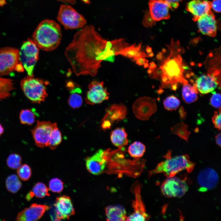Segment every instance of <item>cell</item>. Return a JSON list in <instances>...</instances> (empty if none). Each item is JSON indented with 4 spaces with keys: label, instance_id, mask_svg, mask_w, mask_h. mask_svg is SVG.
Masks as SVG:
<instances>
[{
    "label": "cell",
    "instance_id": "obj_11",
    "mask_svg": "<svg viewBox=\"0 0 221 221\" xmlns=\"http://www.w3.org/2000/svg\"><path fill=\"white\" fill-rule=\"evenodd\" d=\"M157 109L155 101L147 96L137 99L133 105V110L135 117L142 120H146Z\"/></svg>",
    "mask_w": 221,
    "mask_h": 221
},
{
    "label": "cell",
    "instance_id": "obj_56",
    "mask_svg": "<svg viewBox=\"0 0 221 221\" xmlns=\"http://www.w3.org/2000/svg\"><path fill=\"white\" fill-rule=\"evenodd\" d=\"M152 71H153L152 69H150L149 68L147 70V73H148V74H149V75H150V74H151L152 73Z\"/></svg>",
    "mask_w": 221,
    "mask_h": 221
},
{
    "label": "cell",
    "instance_id": "obj_19",
    "mask_svg": "<svg viewBox=\"0 0 221 221\" xmlns=\"http://www.w3.org/2000/svg\"><path fill=\"white\" fill-rule=\"evenodd\" d=\"M197 21L199 31L202 34L212 37L216 36L217 22L211 10L202 16Z\"/></svg>",
    "mask_w": 221,
    "mask_h": 221
},
{
    "label": "cell",
    "instance_id": "obj_42",
    "mask_svg": "<svg viewBox=\"0 0 221 221\" xmlns=\"http://www.w3.org/2000/svg\"><path fill=\"white\" fill-rule=\"evenodd\" d=\"M170 6L171 10L177 8L179 6V2L181 0H166Z\"/></svg>",
    "mask_w": 221,
    "mask_h": 221
},
{
    "label": "cell",
    "instance_id": "obj_30",
    "mask_svg": "<svg viewBox=\"0 0 221 221\" xmlns=\"http://www.w3.org/2000/svg\"><path fill=\"white\" fill-rule=\"evenodd\" d=\"M19 118L21 124L30 125L35 122L36 115L32 109H23L20 112Z\"/></svg>",
    "mask_w": 221,
    "mask_h": 221
},
{
    "label": "cell",
    "instance_id": "obj_21",
    "mask_svg": "<svg viewBox=\"0 0 221 221\" xmlns=\"http://www.w3.org/2000/svg\"><path fill=\"white\" fill-rule=\"evenodd\" d=\"M211 8V2L207 0H192L185 7L186 10L192 15V19L194 21L209 12Z\"/></svg>",
    "mask_w": 221,
    "mask_h": 221
},
{
    "label": "cell",
    "instance_id": "obj_17",
    "mask_svg": "<svg viewBox=\"0 0 221 221\" xmlns=\"http://www.w3.org/2000/svg\"><path fill=\"white\" fill-rule=\"evenodd\" d=\"M197 179L200 186L199 191L204 192L213 189L216 187L219 182V177L214 169L207 168L199 172Z\"/></svg>",
    "mask_w": 221,
    "mask_h": 221
},
{
    "label": "cell",
    "instance_id": "obj_40",
    "mask_svg": "<svg viewBox=\"0 0 221 221\" xmlns=\"http://www.w3.org/2000/svg\"><path fill=\"white\" fill-rule=\"evenodd\" d=\"M221 108L219 111H215L212 117V120L214 127L220 130H221Z\"/></svg>",
    "mask_w": 221,
    "mask_h": 221
},
{
    "label": "cell",
    "instance_id": "obj_37",
    "mask_svg": "<svg viewBox=\"0 0 221 221\" xmlns=\"http://www.w3.org/2000/svg\"><path fill=\"white\" fill-rule=\"evenodd\" d=\"M18 176L22 180H28L30 177L32 172L30 167L28 165L24 164L17 169Z\"/></svg>",
    "mask_w": 221,
    "mask_h": 221
},
{
    "label": "cell",
    "instance_id": "obj_32",
    "mask_svg": "<svg viewBox=\"0 0 221 221\" xmlns=\"http://www.w3.org/2000/svg\"><path fill=\"white\" fill-rule=\"evenodd\" d=\"M61 141V134L57 125L52 131L47 146L51 149H54Z\"/></svg>",
    "mask_w": 221,
    "mask_h": 221
},
{
    "label": "cell",
    "instance_id": "obj_57",
    "mask_svg": "<svg viewBox=\"0 0 221 221\" xmlns=\"http://www.w3.org/2000/svg\"><path fill=\"white\" fill-rule=\"evenodd\" d=\"M191 76L189 73H187L186 75V77L187 79H189L190 78Z\"/></svg>",
    "mask_w": 221,
    "mask_h": 221
},
{
    "label": "cell",
    "instance_id": "obj_15",
    "mask_svg": "<svg viewBox=\"0 0 221 221\" xmlns=\"http://www.w3.org/2000/svg\"><path fill=\"white\" fill-rule=\"evenodd\" d=\"M148 6L146 12L155 23L170 18L171 7L166 0H149Z\"/></svg>",
    "mask_w": 221,
    "mask_h": 221
},
{
    "label": "cell",
    "instance_id": "obj_60",
    "mask_svg": "<svg viewBox=\"0 0 221 221\" xmlns=\"http://www.w3.org/2000/svg\"><path fill=\"white\" fill-rule=\"evenodd\" d=\"M189 81L192 83H194V80L193 79H189Z\"/></svg>",
    "mask_w": 221,
    "mask_h": 221
},
{
    "label": "cell",
    "instance_id": "obj_39",
    "mask_svg": "<svg viewBox=\"0 0 221 221\" xmlns=\"http://www.w3.org/2000/svg\"><path fill=\"white\" fill-rule=\"evenodd\" d=\"M210 99V103L213 107L216 108H221V95L219 93L213 91Z\"/></svg>",
    "mask_w": 221,
    "mask_h": 221
},
{
    "label": "cell",
    "instance_id": "obj_36",
    "mask_svg": "<svg viewBox=\"0 0 221 221\" xmlns=\"http://www.w3.org/2000/svg\"><path fill=\"white\" fill-rule=\"evenodd\" d=\"M187 129L186 125L183 122H181L173 127L171 130L173 132L187 141L190 133Z\"/></svg>",
    "mask_w": 221,
    "mask_h": 221
},
{
    "label": "cell",
    "instance_id": "obj_52",
    "mask_svg": "<svg viewBox=\"0 0 221 221\" xmlns=\"http://www.w3.org/2000/svg\"><path fill=\"white\" fill-rule=\"evenodd\" d=\"M182 68L184 70H188L189 69V67L183 64L182 66Z\"/></svg>",
    "mask_w": 221,
    "mask_h": 221
},
{
    "label": "cell",
    "instance_id": "obj_7",
    "mask_svg": "<svg viewBox=\"0 0 221 221\" xmlns=\"http://www.w3.org/2000/svg\"><path fill=\"white\" fill-rule=\"evenodd\" d=\"M57 19L66 29L82 28L87 23L82 15L71 6L65 4L60 6Z\"/></svg>",
    "mask_w": 221,
    "mask_h": 221
},
{
    "label": "cell",
    "instance_id": "obj_51",
    "mask_svg": "<svg viewBox=\"0 0 221 221\" xmlns=\"http://www.w3.org/2000/svg\"><path fill=\"white\" fill-rule=\"evenodd\" d=\"M4 128L2 125L0 123V137L3 133L4 132Z\"/></svg>",
    "mask_w": 221,
    "mask_h": 221
},
{
    "label": "cell",
    "instance_id": "obj_41",
    "mask_svg": "<svg viewBox=\"0 0 221 221\" xmlns=\"http://www.w3.org/2000/svg\"><path fill=\"white\" fill-rule=\"evenodd\" d=\"M211 8L216 12H221V0H213L211 2Z\"/></svg>",
    "mask_w": 221,
    "mask_h": 221
},
{
    "label": "cell",
    "instance_id": "obj_1",
    "mask_svg": "<svg viewBox=\"0 0 221 221\" xmlns=\"http://www.w3.org/2000/svg\"><path fill=\"white\" fill-rule=\"evenodd\" d=\"M107 41L91 25H85L75 33L65 55L76 76L97 75L102 62L109 56Z\"/></svg>",
    "mask_w": 221,
    "mask_h": 221
},
{
    "label": "cell",
    "instance_id": "obj_58",
    "mask_svg": "<svg viewBox=\"0 0 221 221\" xmlns=\"http://www.w3.org/2000/svg\"><path fill=\"white\" fill-rule=\"evenodd\" d=\"M162 54H165V53H166V50L165 48H163L162 49Z\"/></svg>",
    "mask_w": 221,
    "mask_h": 221
},
{
    "label": "cell",
    "instance_id": "obj_28",
    "mask_svg": "<svg viewBox=\"0 0 221 221\" xmlns=\"http://www.w3.org/2000/svg\"><path fill=\"white\" fill-rule=\"evenodd\" d=\"M6 185L7 190L15 193L17 192L22 186V183L17 176L13 174L8 176L6 180Z\"/></svg>",
    "mask_w": 221,
    "mask_h": 221
},
{
    "label": "cell",
    "instance_id": "obj_5",
    "mask_svg": "<svg viewBox=\"0 0 221 221\" xmlns=\"http://www.w3.org/2000/svg\"><path fill=\"white\" fill-rule=\"evenodd\" d=\"M48 81L28 75L20 82L21 87L25 96L33 103H40L48 96L46 86Z\"/></svg>",
    "mask_w": 221,
    "mask_h": 221
},
{
    "label": "cell",
    "instance_id": "obj_35",
    "mask_svg": "<svg viewBox=\"0 0 221 221\" xmlns=\"http://www.w3.org/2000/svg\"><path fill=\"white\" fill-rule=\"evenodd\" d=\"M180 104V100L174 95L167 97L163 101L165 108L168 110H176L179 107Z\"/></svg>",
    "mask_w": 221,
    "mask_h": 221
},
{
    "label": "cell",
    "instance_id": "obj_33",
    "mask_svg": "<svg viewBox=\"0 0 221 221\" xmlns=\"http://www.w3.org/2000/svg\"><path fill=\"white\" fill-rule=\"evenodd\" d=\"M142 45V43H139L138 45L135 43L129 45L120 52L118 55H120L128 58H132L140 51Z\"/></svg>",
    "mask_w": 221,
    "mask_h": 221
},
{
    "label": "cell",
    "instance_id": "obj_14",
    "mask_svg": "<svg viewBox=\"0 0 221 221\" xmlns=\"http://www.w3.org/2000/svg\"><path fill=\"white\" fill-rule=\"evenodd\" d=\"M85 101L88 104L94 105L102 103L107 100L110 93L104 87L103 81H91L88 85Z\"/></svg>",
    "mask_w": 221,
    "mask_h": 221
},
{
    "label": "cell",
    "instance_id": "obj_61",
    "mask_svg": "<svg viewBox=\"0 0 221 221\" xmlns=\"http://www.w3.org/2000/svg\"><path fill=\"white\" fill-rule=\"evenodd\" d=\"M190 75L192 76H194L195 75V74L193 72H191L190 73Z\"/></svg>",
    "mask_w": 221,
    "mask_h": 221
},
{
    "label": "cell",
    "instance_id": "obj_49",
    "mask_svg": "<svg viewBox=\"0 0 221 221\" xmlns=\"http://www.w3.org/2000/svg\"><path fill=\"white\" fill-rule=\"evenodd\" d=\"M177 83H174L171 84V88L173 90L176 91L177 89Z\"/></svg>",
    "mask_w": 221,
    "mask_h": 221
},
{
    "label": "cell",
    "instance_id": "obj_44",
    "mask_svg": "<svg viewBox=\"0 0 221 221\" xmlns=\"http://www.w3.org/2000/svg\"><path fill=\"white\" fill-rule=\"evenodd\" d=\"M146 62H148V60L145 57H141L138 59L136 61V64L139 66H142Z\"/></svg>",
    "mask_w": 221,
    "mask_h": 221
},
{
    "label": "cell",
    "instance_id": "obj_25",
    "mask_svg": "<svg viewBox=\"0 0 221 221\" xmlns=\"http://www.w3.org/2000/svg\"><path fill=\"white\" fill-rule=\"evenodd\" d=\"M127 134L122 128H117L110 134V140L112 144L118 148H121L128 143Z\"/></svg>",
    "mask_w": 221,
    "mask_h": 221
},
{
    "label": "cell",
    "instance_id": "obj_8",
    "mask_svg": "<svg viewBox=\"0 0 221 221\" xmlns=\"http://www.w3.org/2000/svg\"><path fill=\"white\" fill-rule=\"evenodd\" d=\"M39 48L33 40L24 42L19 50L20 61L28 75H33L34 66L39 58Z\"/></svg>",
    "mask_w": 221,
    "mask_h": 221
},
{
    "label": "cell",
    "instance_id": "obj_6",
    "mask_svg": "<svg viewBox=\"0 0 221 221\" xmlns=\"http://www.w3.org/2000/svg\"><path fill=\"white\" fill-rule=\"evenodd\" d=\"M24 68L20 61L19 50L11 47L0 48V75L9 74L14 71L21 72Z\"/></svg>",
    "mask_w": 221,
    "mask_h": 221
},
{
    "label": "cell",
    "instance_id": "obj_48",
    "mask_svg": "<svg viewBox=\"0 0 221 221\" xmlns=\"http://www.w3.org/2000/svg\"><path fill=\"white\" fill-rule=\"evenodd\" d=\"M162 54V52H159L156 56V59L157 60H161L163 58Z\"/></svg>",
    "mask_w": 221,
    "mask_h": 221
},
{
    "label": "cell",
    "instance_id": "obj_27",
    "mask_svg": "<svg viewBox=\"0 0 221 221\" xmlns=\"http://www.w3.org/2000/svg\"><path fill=\"white\" fill-rule=\"evenodd\" d=\"M14 88L12 80L0 77V100L9 97Z\"/></svg>",
    "mask_w": 221,
    "mask_h": 221
},
{
    "label": "cell",
    "instance_id": "obj_12",
    "mask_svg": "<svg viewBox=\"0 0 221 221\" xmlns=\"http://www.w3.org/2000/svg\"><path fill=\"white\" fill-rule=\"evenodd\" d=\"M57 125L56 123L50 121H37V124L31 130L35 145L41 148L47 146L52 131Z\"/></svg>",
    "mask_w": 221,
    "mask_h": 221
},
{
    "label": "cell",
    "instance_id": "obj_53",
    "mask_svg": "<svg viewBox=\"0 0 221 221\" xmlns=\"http://www.w3.org/2000/svg\"><path fill=\"white\" fill-rule=\"evenodd\" d=\"M163 91L164 90L161 89H160L159 90L157 91V92L159 94H162Z\"/></svg>",
    "mask_w": 221,
    "mask_h": 221
},
{
    "label": "cell",
    "instance_id": "obj_29",
    "mask_svg": "<svg viewBox=\"0 0 221 221\" xmlns=\"http://www.w3.org/2000/svg\"><path fill=\"white\" fill-rule=\"evenodd\" d=\"M145 150V147L140 142H135L131 144L129 147L128 152L130 155L134 158L142 157Z\"/></svg>",
    "mask_w": 221,
    "mask_h": 221
},
{
    "label": "cell",
    "instance_id": "obj_43",
    "mask_svg": "<svg viewBox=\"0 0 221 221\" xmlns=\"http://www.w3.org/2000/svg\"><path fill=\"white\" fill-rule=\"evenodd\" d=\"M141 57H149L148 55L145 52L139 51L137 54L131 58L132 61H136L138 59Z\"/></svg>",
    "mask_w": 221,
    "mask_h": 221
},
{
    "label": "cell",
    "instance_id": "obj_26",
    "mask_svg": "<svg viewBox=\"0 0 221 221\" xmlns=\"http://www.w3.org/2000/svg\"><path fill=\"white\" fill-rule=\"evenodd\" d=\"M198 90L196 83L193 86L190 83L183 84L182 89V95L183 100L186 103H190L196 101L198 99Z\"/></svg>",
    "mask_w": 221,
    "mask_h": 221
},
{
    "label": "cell",
    "instance_id": "obj_55",
    "mask_svg": "<svg viewBox=\"0 0 221 221\" xmlns=\"http://www.w3.org/2000/svg\"><path fill=\"white\" fill-rule=\"evenodd\" d=\"M148 56L149 57H151L154 56V54L153 52L152 51L150 53H149V54H148Z\"/></svg>",
    "mask_w": 221,
    "mask_h": 221
},
{
    "label": "cell",
    "instance_id": "obj_59",
    "mask_svg": "<svg viewBox=\"0 0 221 221\" xmlns=\"http://www.w3.org/2000/svg\"><path fill=\"white\" fill-rule=\"evenodd\" d=\"M198 39H195L193 41L192 43H193V44H194H194L195 43V44H196L198 42Z\"/></svg>",
    "mask_w": 221,
    "mask_h": 221
},
{
    "label": "cell",
    "instance_id": "obj_22",
    "mask_svg": "<svg viewBox=\"0 0 221 221\" xmlns=\"http://www.w3.org/2000/svg\"><path fill=\"white\" fill-rule=\"evenodd\" d=\"M195 83L197 90L201 93L205 94L214 91L219 82L214 74L208 76L203 75L196 79Z\"/></svg>",
    "mask_w": 221,
    "mask_h": 221
},
{
    "label": "cell",
    "instance_id": "obj_50",
    "mask_svg": "<svg viewBox=\"0 0 221 221\" xmlns=\"http://www.w3.org/2000/svg\"><path fill=\"white\" fill-rule=\"evenodd\" d=\"M146 51L148 53H150L152 51V48L147 45L146 47Z\"/></svg>",
    "mask_w": 221,
    "mask_h": 221
},
{
    "label": "cell",
    "instance_id": "obj_31",
    "mask_svg": "<svg viewBox=\"0 0 221 221\" xmlns=\"http://www.w3.org/2000/svg\"><path fill=\"white\" fill-rule=\"evenodd\" d=\"M31 198L34 196L38 198H42L46 196H50L48 189L43 183L38 182L33 186L32 191L29 193Z\"/></svg>",
    "mask_w": 221,
    "mask_h": 221
},
{
    "label": "cell",
    "instance_id": "obj_13",
    "mask_svg": "<svg viewBox=\"0 0 221 221\" xmlns=\"http://www.w3.org/2000/svg\"><path fill=\"white\" fill-rule=\"evenodd\" d=\"M109 149H100L92 156L86 159V168L89 172L94 175L103 173L108 164Z\"/></svg>",
    "mask_w": 221,
    "mask_h": 221
},
{
    "label": "cell",
    "instance_id": "obj_2",
    "mask_svg": "<svg viewBox=\"0 0 221 221\" xmlns=\"http://www.w3.org/2000/svg\"><path fill=\"white\" fill-rule=\"evenodd\" d=\"M61 29L54 21L45 19L37 27L33 35V41L41 49L51 51L56 49L62 38Z\"/></svg>",
    "mask_w": 221,
    "mask_h": 221
},
{
    "label": "cell",
    "instance_id": "obj_62",
    "mask_svg": "<svg viewBox=\"0 0 221 221\" xmlns=\"http://www.w3.org/2000/svg\"><path fill=\"white\" fill-rule=\"evenodd\" d=\"M83 1L86 3H88L89 2L90 0H83Z\"/></svg>",
    "mask_w": 221,
    "mask_h": 221
},
{
    "label": "cell",
    "instance_id": "obj_9",
    "mask_svg": "<svg viewBox=\"0 0 221 221\" xmlns=\"http://www.w3.org/2000/svg\"><path fill=\"white\" fill-rule=\"evenodd\" d=\"M161 190L162 194L168 197H180L188 190L184 180L174 176L168 177L162 184Z\"/></svg>",
    "mask_w": 221,
    "mask_h": 221
},
{
    "label": "cell",
    "instance_id": "obj_20",
    "mask_svg": "<svg viewBox=\"0 0 221 221\" xmlns=\"http://www.w3.org/2000/svg\"><path fill=\"white\" fill-rule=\"evenodd\" d=\"M50 207L46 205L32 204L29 207L24 209L18 213L16 218L17 221H35L40 219L45 211Z\"/></svg>",
    "mask_w": 221,
    "mask_h": 221
},
{
    "label": "cell",
    "instance_id": "obj_16",
    "mask_svg": "<svg viewBox=\"0 0 221 221\" xmlns=\"http://www.w3.org/2000/svg\"><path fill=\"white\" fill-rule=\"evenodd\" d=\"M127 114L126 106L122 104H114L109 107L102 120L101 127L104 130L110 129L111 124L125 118Z\"/></svg>",
    "mask_w": 221,
    "mask_h": 221
},
{
    "label": "cell",
    "instance_id": "obj_45",
    "mask_svg": "<svg viewBox=\"0 0 221 221\" xmlns=\"http://www.w3.org/2000/svg\"><path fill=\"white\" fill-rule=\"evenodd\" d=\"M216 143L220 147H221V133H219L215 137Z\"/></svg>",
    "mask_w": 221,
    "mask_h": 221
},
{
    "label": "cell",
    "instance_id": "obj_54",
    "mask_svg": "<svg viewBox=\"0 0 221 221\" xmlns=\"http://www.w3.org/2000/svg\"><path fill=\"white\" fill-rule=\"evenodd\" d=\"M144 68H146L149 66V64L148 62H145V64H143Z\"/></svg>",
    "mask_w": 221,
    "mask_h": 221
},
{
    "label": "cell",
    "instance_id": "obj_24",
    "mask_svg": "<svg viewBox=\"0 0 221 221\" xmlns=\"http://www.w3.org/2000/svg\"><path fill=\"white\" fill-rule=\"evenodd\" d=\"M106 219L107 221H126L127 216L125 209L120 205H111L105 209Z\"/></svg>",
    "mask_w": 221,
    "mask_h": 221
},
{
    "label": "cell",
    "instance_id": "obj_3",
    "mask_svg": "<svg viewBox=\"0 0 221 221\" xmlns=\"http://www.w3.org/2000/svg\"><path fill=\"white\" fill-rule=\"evenodd\" d=\"M170 152L166 155V159L158 164L153 170L149 172L151 176L159 173H163L167 177L174 176L184 170L188 173L193 169L195 164L191 161L187 154L170 156Z\"/></svg>",
    "mask_w": 221,
    "mask_h": 221
},
{
    "label": "cell",
    "instance_id": "obj_18",
    "mask_svg": "<svg viewBox=\"0 0 221 221\" xmlns=\"http://www.w3.org/2000/svg\"><path fill=\"white\" fill-rule=\"evenodd\" d=\"M54 206L56 221L69 219L75 213L71 200L67 196L63 195L57 198Z\"/></svg>",
    "mask_w": 221,
    "mask_h": 221
},
{
    "label": "cell",
    "instance_id": "obj_38",
    "mask_svg": "<svg viewBox=\"0 0 221 221\" xmlns=\"http://www.w3.org/2000/svg\"><path fill=\"white\" fill-rule=\"evenodd\" d=\"M49 187L52 192L59 193L61 192L63 189V183L60 179L54 178L50 181Z\"/></svg>",
    "mask_w": 221,
    "mask_h": 221
},
{
    "label": "cell",
    "instance_id": "obj_4",
    "mask_svg": "<svg viewBox=\"0 0 221 221\" xmlns=\"http://www.w3.org/2000/svg\"><path fill=\"white\" fill-rule=\"evenodd\" d=\"M170 54L166 59L162 60L159 69L161 74L160 78L161 79V87H164L165 85L172 84L174 83L183 82L186 84L188 81L183 77V73L184 70L182 68V59L179 54L174 55L172 57Z\"/></svg>",
    "mask_w": 221,
    "mask_h": 221
},
{
    "label": "cell",
    "instance_id": "obj_47",
    "mask_svg": "<svg viewBox=\"0 0 221 221\" xmlns=\"http://www.w3.org/2000/svg\"><path fill=\"white\" fill-rule=\"evenodd\" d=\"M149 64L150 66L148 67L150 69H154L157 68V65L153 61L150 62Z\"/></svg>",
    "mask_w": 221,
    "mask_h": 221
},
{
    "label": "cell",
    "instance_id": "obj_10",
    "mask_svg": "<svg viewBox=\"0 0 221 221\" xmlns=\"http://www.w3.org/2000/svg\"><path fill=\"white\" fill-rule=\"evenodd\" d=\"M132 191L134 196L132 206L134 211L127 216L126 221H144L148 220L149 216L146 212L145 206L142 201L141 194V186L136 182L132 187Z\"/></svg>",
    "mask_w": 221,
    "mask_h": 221
},
{
    "label": "cell",
    "instance_id": "obj_46",
    "mask_svg": "<svg viewBox=\"0 0 221 221\" xmlns=\"http://www.w3.org/2000/svg\"><path fill=\"white\" fill-rule=\"evenodd\" d=\"M58 1L63 2L69 3L71 4H74L76 2V0H57Z\"/></svg>",
    "mask_w": 221,
    "mask_h": 221
},
{
    "label": "cell",
    "instance_id": "obj_23",
    "mask_svg": "<svg viewBox=\"0 0 221 221\" xmlns=\"http://www.w3.org/2000/svg\"><path fill=\"white\" fill-rule=\"evenodd\" d=\"M66 86L70 93L68 101L69 105L73 108H79L83 103L81 89L77 84L71 81H69Z\"/></svg>",
    "mask_w": 221,
    "mask_h": 221
},
{
    "label": "cell",
    "instance_id": "obj_34",
    "mask_svg": "<svg viewBox=\"0 0 221 221\" xmlns=\"http://www.w3.org/2000/svg\"><path fill=\"white\" fill-rule=\"evenodd\" d=\"M21 158L17 153L10 154L7 157L6 164L11 169H17L21 165Z\"/></svg>",
    "mask_w": 221,
    "mask_h": 221
}]
</instances>
